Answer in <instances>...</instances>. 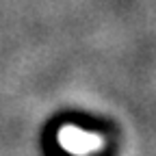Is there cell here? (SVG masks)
Wrapping results in <instances>:
<instances>
[{
	"label": "cell",
	"instance_id": "1",
	"mask_svg": "<svg viewBox=\"0 0 156 156\" xmlns=\"http://www.w3.org/2000/svg\"><path fill=\"white\" fill-rule=\"evenodd\" d=\"M61 136H63V143H65L67 150L80 152V154H83V152H91L93 147L100 145V141H98L95 136H91V134H87V132H80V130H76V128L63 130Z\"/></svg>",
	"mask_w": 156,
	"mask_h": 156
}]
</instances>
